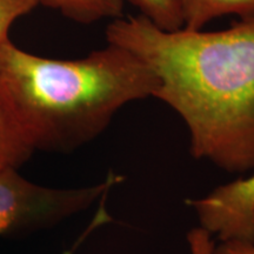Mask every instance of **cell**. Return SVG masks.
<instances>
[{
	"label": "cell",
	"mask_w": 254,
	"mask_h": 254,
	"mask_svg": "<svg viewBox=\"0 0 254 254\" xmlns=\"http://www.w3.org/2000/svg\"><path fill=\"white\" fill-rule=\"evenodd\" d=\"M106 41L158 79L154 97L173 109L190 151L231 174L254 172V18L218 32L161 30L142 15L107 25Z\"/></svg>",
	"instance_id": "1"
},
{
	"label": "cell",
	"mask_w": 254,
	"mask_h": 254,
	"mask_svg": "<svg viewBox=\"0 0 254 254\" xmlns=\"http://www.w3.org/2000/svg\"><path fill=\"white\" fill-rule=\"evenodd\" d=\"M157 90L148 66L112 44L75 60L33 55L11 39L0 45V97L34 152L78 150Z\"/></svg>",
	"instance_id": "2"
},
{
	"label": "cell",
	"mask_w": 254,
	"mask_h": 254,
	"mask_svg": "<svg viewBox=\"0 0 254 254\" xmlns=\"http://www.w3.org/2000/svg\"><path fill=\"white\" fill-rule=\"evenodd\" d=\"M120 182L111 176L92 186L55 189L27 180L18 168L0 172V238L49 228L86 211Z\"/></svg>",
	"instance_id": "3"
},
{
	"label": "cell",
	"mask_w": 254,
	"mask_h": 254,
	"mask_svg": "<svg viewBox=\"0 0 254 254\" xmlns=\"http://www.w3.org/2000/svg\"><path fill=\"white\" fill-rule=\"evenodd\" d=\"M202 227L218 241L254 243V172L186 200Z\"/></svg>",
	"instance_id": "4"
},
{
	"label": "cell",
	"mask_w": 254,
	"mask_h": 254,
	"mask_svg": "<svg viewBox=\"0 0 254 254\" xmlns=\"http://www.w3.org/2000/svg\"><path fill=\"white\" fill-rule=\"evenodd\" d=\"M183 28L201 31L215 19L227 14L240 19L254 18V0H176Z\"/></svg>",
	"instance_id": "5"
},
{
	"label": "cell",
	"mask_w": 254,
	"mask_h": 254,
	"mask_svg": "<svg viewBox=\"0 0 254 254\" xmlns=\"http://www.w3.org/2000/svg\"><path fill=\"white\" fill-rule=\"evenodd\" d=\"M41 5L79 24H93L123 17L124 0H37Z\"/></svg>",
	"instance_id": "6"
},
{
	"label": "cell",
	"mask_w": 254,
	"mask_h": 254,
	"mask_svg": "<svg viewBox=\"0 0 254 254\" xmlns=\"http://www.w3.org/2000/svg\"><path fill=\"white\" fill-rule=\"evenodd\" d=\"M34 153L17 120L0 97V172L19 168Z\"/></svg>",
	"instance_id": "7"
},
{
	"label": "cell",
	"mask_w": 254,
	"mask_h": 254,
	"mask_svg": "<svg viewBox=\"0 0 254 254\" xmlns=\"http://www.w3.org/2000/svg\"><path fill=\"white\" fill-rule=\"evenodd\" d=\"M140 11V15L161 30L183 28V19L176 0H129Z\"/></svg>",
	"instance_id": "8"
},
{
	"label": "cell",
	"mask_w": 254,
	"mask_h": 254,
	"mask_svg": "<svg viewBox=\"0 0 254 254\" xmlns=\"http://www.w3.org/2000/svg\"><path fill=\"white\" fill-rule=\"evenodd\" d=\"M37 6V0H0V45L9 40L12 25Z\"/></svg>",
	"instance_id": "9"
},
{
	"label": "cell",
	"mask_w": 254,
	"mask_h": 254,
	"mask_svg": "<svg viewBox=\"0 0 254 254\" xmlns=\"http://www.w3.org/2000/svg\"><path fill=\"white\" fill-rule=\"evenodd\" d=\"M190 254H213L214 237L202 227L192 228L187 234Z\"/></svg>",
	"instance_id": "10"
},
{
	"label": "cell",
	"mask_w": 254,
	"mask_h": 254,
	"mask_svg": "<svg viewBox=\"0 0 254 254\" xmlns=\"http://www.w3.org/2000/svg\"><path fill=\"white\" fill-rule=\"evenodd\" d=\"M213 254H254V243L241 240L219 241Z\"/></svg>",
	"instance_id": "11"
},
{
	"label": "cell",
	"mask_w": 254,
	"mask_h": 254,
	"mask_svg": "<svg viewBox=\"0 0 254 254\" xmlns=\"http://www.w3.org/2000/svg\"><path fill=\"white\" fill-rule=\"evenodd\" d=\"M72 252H73V250H71V251H68V252H66L65 254H72Z\"/></svg>",
	"instance_id": "12"
}]
</instances>
